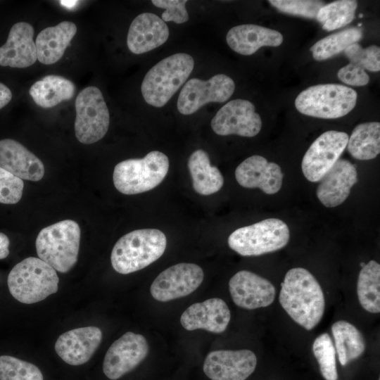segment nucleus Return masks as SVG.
<instances>
[{"instance_id":"c756f323","label":"nucleus","mask_w":380,"mask_h":380,"mask_svg":"<svg viewBox=\"0 0 380 380\" xmlns=\"http://www.w3.org/2000/svg\"><path fill=\"white\" fill-rule=\"evenodd\" d=\"M357 293L361 306L371 313L380 312V265L370 260L359 273Z\"/></svg>"},{"instance_id":"4c0bfd02","label":"nucleus","mask_w":380,"mask_h":380,"mask_svg":"<svg viewBox=\"0 0 380 380\" xmlns=\"http://www.w3.org/2000/svg\"><path fill=\"white\" fill-rule=\"evenodd\" d=\"M186 0H152L151 3L156 7L164 8L162 20L165 22L172 21L177 24L186 23L189 20V14L186 9Z\"/></svg>"},{"instance_id":"cd10ccee","label":"nucleus","mask_w":380,"mask_h":380,"mask_svg":"<svg viewBox=\"0 0 380 380\" xmlns=\"http://www.w3.org/2000/svg\"><path fill=\"white\" fill-rule=\"evenodd\" d=\"M336 352L342 366L360 357L366 348L361 332L352 324L339 320L331 326Z\"/></svg>"},{"instance_id":"2f4dec72","label":"nucleus","mask_w":380,"mask_h":380,"mask_svg":"<svg viewBox=\"0 0 380 380\" xmlns=\"http://www.w3.org/2000/svg\"><path fill=\"white\" fill-rule=\"evenodd\" d=\"M357 1L341 0L324 4L317 14V20L322 29L332 31L346 26L355 18Z\"/></svg>"},{"instance_id":"f3484780","label":"nucleus","mask_w":380,"mask_h":380,"mask_svg":"<svg viewBox=\"0 0 380 380\" xmlns=\"http://www.w3.org/2000/svg\"><path fill=\"white\" fill-rule=\"evenodd\" d=\"M102 340L101 330L93 326L74 329L62 334L55 344L58 355L70 365H81L90 360Z\"/></svg>"},{"instance_id":"6e6552de","label":"nucleus","mask_w":380,"mask_h":380,"mask_svg":"<svg viewBox=\"0 0 380 380\" xmlns=\"http://www.w3.org/2000/svg\"><path fill=\"white\" fill-rule=\"evenodd\" d=\"M289 240L287 224L277 218H267L234 231L228 245L242 256H257L284 248Z\"/></svg>"},{"instance_id":"4468645a","label":"nucleus","mask_w":380,"mask_h":380,"mask_svg":"<svg viewBox=\"0 0 380 380\" xmlns=\"http://www.w3.org/2000/svg\"><path fill=\"white\" fill-rule=\"evenodd\" d=\"M211 127L221 136L253 137L260 132L262 120L251 101L237 99L229 101L217 111L211 120Z\"/></svg>"},{"instance_id":"6ab92c4d","label":"nucleus","mask_w":380,"mask_h":380,"mask_svg":"<svg viewBox=\"0 0 380 380\" xmlns=\"http://www.w3.org/2000/svg\"><path fill=\"white\" fill-rule=\"evenodd\" d=\"M230 318L227 303L221 298H212L190 305L181 315L180 323L188 331L201 329L220 334L226 330Z\"/></svg>"},{"instance_id":"b1692460","label":"nucleus","mask_w":380,"mask_h":380,"mask_svg":"<svg viewBox=\"0 0 380 380\" xmlns=\"http://www.w3.org/2000/svg\"><path fill=\"white\" fill-rule=\"evenodd\" d=\"M226 41L235 52L249 56L262 46H279L283 42V36L272 29L246 24L231 28L227 34Z\"/></svg>"},{"instance_id":"9d476101","label":"nucleus","mask_w":380,"mask_h":380,"mask_svg":"<svg viewBox=\"0 0 380 380\" xmlns=\"http://www.w3.org/2000/svg\"><path fill=\"white\" fill-rule=\"evenodd\" d=\"M234 89L233 80L224 74L215 75L206 81L191 78L182 87L177 107L180 113L191 115L208 103L227 101Z\"/></svg>"},{"instance_id":"79ce46f5","label":"nucleus","mask_w":380,"mask_h":380,"mask_svg":"<svg viewBox=\"0 0 380 380\" xmlns=\"http://www.w3.org/2000/svg\"><path fill=\"white\" fill-rule=\"evenodd\" d=\"M61 4L63 5L64 6L70 8L75 6L76 3L77 1H61Z\"/></svg>"},{"instance_id":"37998d69","label":"nucleus","mask_w":380,"mask_h":380,"mask_svg":"<svg viewBox=\"0 0 380 380\" xmlns=\"http://www.w3.org/2000/svg\"><path fill=\"white\" fill-rule=\"evenodd\" d=\"M365 263H364V262H362V263H361V266H362V267L363 266H365Z\"/></svg>"},{"instance_id":"ddd939ff","label":"nucleus","mask_w":380,"mask_h":380,"mask_svg":"<svg viewBox=\"0 0 380 380\" xmlns=\"http://www.w3.org/2000/svg\"><path fill=\"white\" fill-rule=\"evenodd\" d=\"M149 347L145 337L127 331L115 341L107 350L103 371L111 380H116L137 367L147 356Z\"/></svg>"},{"instance_id":"2eb2a0df","label":"nucleus","mask_w":380,"mask_h":380,"mask_svg":"<svg viewBox=\"0 0 380 380\" xmlns=\"http://www.w3.org/2000/svg\"><path fill=\"white\" fill-rule=\"evenodd\" d=\"M256 365L257 357L251 350H218L207 355L203 369L211 380H246Z\"/></svg>"},{"instance_id":"58836bf2","label":"nucleus","mask_w":380,"mask_h":380,"mask_svg":"<svg viewBox=\"0 0 380 380\" xmlns=\"http://www.w3.org/2000/svg\"><path fill=\"white\" fill-rule=\"evenodd\" d=\"M337 76L341 82L351 86H365L369 82V77L365 70L350 63L341 68Z\"/></svg>"},{"instance_id":"f8f14e48","label":"nucleus","mask_w":380,"mask_h":380,"mask_svg":"<svg viewBox=\"0 0 380 380\" xmlns=\"http://www.w3.org/2000/svg\"><path fill=\"white\" fill-rule=\"evenodd\" d=\"M203 277V271L198 265L178 263L158 275L151 285L150 292L158 301H170L194 292L201 284Z\"/></svg>"},{"instance_id":"423d86ee","label":"nucleus","mask_w":380,"mask_h":380,"mask_svg":"<svg viewBox=\"0 0 380 380\" xmlns=\"http://www.w3.org/2000/svg\"><path fill=\"white\" fill-rule=\"evenodd\" d=\"M168 170L167 156L152 151L143 158L127 159L118 163L113 171V184L123 194H141L159 185Z\"/></svg>"},{"instance_id":"f704fd0d","label":"nucleus","mask_w":380,"mask_h":380,"mask_svg":"<svg viewBox=\"0 0 380 380\" xmlns=\"http://www.w3.org/2000/svg\"><path fill=\"white\" fill-rule=\"evenodd\" d=\"M346 56L350 63L355 64L372 72L380 70V48L371 45L362 48L359 44L354 43L344 51Z\"/></svg>"},{"instance_id":"473e14b6","label":"nucleus","mask_w":380,"mask_h":380,"mask_svg":"<svg viewBox=\"0 0 380 380\" xmlns=\"http://www.w3.org/2000/svg\"><path fill=\"white\" fill-rule=\"evenodd\" d=\"M313 354L325 380H337L336 349L331 336L327 333L318 336L312 344Z\"/></svg>"},{"instance_id":"dca6fc26","label":"nucleus","mask_w":380,"mask_h":380,"mask_svg":"<svg viewBox=\"0 0 380 380\" xmlns=\"http://www.w3.org/2000/svg\"><path fill=\"white\" fill-rule=\"evenodd\" d=\"M229 289L234 303L247 310L269 306L276 294L270 281L247 270H241L230 279Z\"/></svg>"},{"instance_id":"0eeeda50","label":"nucleus","mask_w":380,"mask_h":380,"mask_svg":"<svg viewBox=\"0 0 380 380\" xmlns=\"http://www.w3.org/2000/svg\"><path fill=\"white\" fill-rule=\"evenodd\" d=\"M357 93L339 84H322L308 87L295 100L300 113L324 119H335L350 112L356 105Z\"/></svg>"},{"instance_id":"c85d7f7f","label":"nucleus","mask_w":380,"mask_h":380,"mask_svg":"<svg viewBox=\"0 0 380 380\" xmlns=\"http://www.w3.org/2000/svg\"><path fill=\"white\" fill-rule=\"evenodd\" d=\"M346 147L355 159L375 158L380 153V123L368 122L357 125L348 137Z\"/></svg>"},{"instance_id":"7c9ffc66","label":"nucleus","mask_w":380,"mask_h":380,"mask_svg":"<svg viewBox=\"0 0 380 380\" xmlns=\"http://www.w3.org/2000/svg\"><path fill=\"white\" fill-rule=\"evenodd\" d=\"M362 36L360 29L349 28L319 40L310 47V51H312L315 60L324 61L345 51L350 45L357 43Z\"/></svg>"},{"instance_id":"72a5a7b5","label":"nucleus","mask_w":380,"mask_h":380,"mask_svg":"<svg viewBox=\"0 0 380 380\" xmlns=\"http://www.w3.org/2000/svg\"><path fill=\"white\" fill-rule=\"evenodd\" d=\"M0 380H43L34 365L10 355L0 356Z\"/></svg>"},{"instance_id":"5701e85b","label":"nucleus","mask_w":380,"mask_h":380,"mask_svg":"<svg viewBox=\"0 0 380 380\" xmlns=\"http://www.w3.org/2000/svg\"><path fill=\"white\" fill-rule=\"evenodd\" d=\"M168 37V27L162 18L152 13H143L132 20L127 45L132 53L141 54L161 46Z\"/></svg>"},{"instance_id":"e433bc0d","label":"nucleus","mask_w":380,"mask_h":380,"mask_svg":"<svg viewBox=\"0 0 380 380\" xmlns=\"http://www.w3.org/2000/svg\"><path fill=\"white\" fill-rule=\"evenodd\" d=\"M23 179L0 167V203L15 204L22 198Z\"/></svg>"},{"instance_id":"a211bd4d","label":"nucleus","mask_w":380,"mask_h":380,"mask_svg":"<svg viewBox=\"0 0 380 380\" xmlns=\"http://www.w3.org/2000/svg\"><path fill=\"white\" fill-rule=\"evenodd\" d=\"M237 182L246 188H259L267 194H274L282 185L283 174L279 165L268 162L259 155L248 157L235 170Z\"/></svg>"},{"instance_id":"c9c22d12","label":"nucleus","mask_w":380,"mask_h":380,"mask_svg":"<svg viewBox=\"0 0 380 380\" xmlns=\"http://www.w3.org/2000/svg\"><path fill=\"white\" fill-rule=\"evenodd\" d=\"M269 2L283 13L308 18H316L324 6L323 1L317 0H270Z\"/></svg>"},{"instance_id":"ea45409f","label":"nucleus","mask_w":380,"mask_h":380,"mask_svg":"<svg viewBox=\"0 0 380 380\" xmlns=\"http://www.w3.org/2000/svg\"><path fill=\"white\" fill-rule=\"evenodd\" d=\"M12 99V93L10 89L0 82V109L6 106Z\"/></svg>"},{"instance_id":"f03ea898","label":"nucleus","mask_w":380,"mask_h":380,"mask_svg":"<svg viewBox=\"0 0 380 380\" xmlns=\"http://www.w3.org/2000/svg\"><path fill=\"white\" fill-rule=\"evenodd\" d=\"M166 246V236L159 229L134 230L115 243L110 255L111 265L120 274L137 272L160 258Z\"/></svg>"},{"instance_id":"a878e982","label":"nucleus","mask_w":380,"mask_h":380,"mask_svg":"<svg viewBox=\"0 0 380 380\" xmlns=\"http://www.w3.org/2000/svg\"><path fill=\"white\" fill-rule=\"evenodd\" d=\"M75 90V85L70 80L60 75H50L34 82L29 93L37 106L50 108L63 101L71 99Z\"/></svg>"},{"instance_id":"aec40b11","label":"nucleus","mask_w":380,"mask_h":380,"mask_svg":"<svg viewBox=\"0 0 380 380\" xmlns=\"http://www.w3.org/2000/svg\"><path fill=\"white\" fill-rule=\"evenodd\" d=\"M319 181L316 191L319 201L328 208L338 206L346 201L357 181L355 165L338 159Z\"/></svg>"},{"instance_id":"1a4fd4ad","label":"nucleus","mask_w":380,"mask_h":380,"mask_svg":"<svg viewBox=\"0 0 380 380\" xmlns=\"http://www.w3.org/2000/svg\"><path fill=\"white\" fill-rule=\"evenodd\" d=\"M75 133L84 144L101 139L108 132L110 114L101 90L94 86L82 89L75 100Z\"/></svg>"},{"instance_id":"9b49d317","label":"nucleus","mask_w":380,"mask_h":380,"mask_svg":"<svg viewBox=\"0 0 380 380\" xmlns=\"http://www.w3.org/2000/svg\"><path fill=\"white\" fill-rule=\"evenodd\" d=\"M348 135L343 132L327 131L318 137L305 153L301 167L305 178L319 182L338 160L347 146Z\"/></svg>"},{"instance_id":"bb28decb","label":"nucleus","mask_w":380,"mask_h":380,"mask_svg":"<svg viewBox=\"0 0 380 380\" xmlns=\"http://www.w3.org/2000/svg\"><path fill=\"white\" fill-rule=\"evenodd\" d=\"M188 168L192 178L194 191L201 195H210L220 191L224 178L218 168L210 165L208 153L198 149L194 151L188 160Z\"/></svg>"},{"instance_id":"7ed1b4c3","label":"nucleus","mask_w":380,"mask_h":380,"mask_svg":"<svg viewBox=\"0 0 380 380\" xmlns=\"http://www.w3.org/2000/svg\"><path fill=\"white\" fill-rule=\"evenodd\" d=\"M194 67V58L185 53L159 61L147 72L141 84L146 102L157 108L165 106L186 81Z\"/></svg>"},{"instance_id":"20e7f679","label":"nucleus","mask_w":380,"mask_h":380,"mask_svg":"<svg viewBox=\"0 0 380 380\" xmlns=\"http://www.w3.org/2000/svg\"><path fill=\"white\" fill-rule=\"evenodd\" d=\"M56 271L39 258L28 257L16 264L8 274L7 284L18 301L32 304L44 300L58 289Z\"/></svg>"},{"instance_id":"393cba45","label":"nucleus","mask_w":380,"mask_h":380,"mask_svg":"<svg viewBox=\"0 0 380 380\" xmlns=\"http://www.w3.org/2000/svg\"><path fill=\"white\" fill-rule=\"evenodd\" d=\"M76 32V25L67 20L42 30L35 42L37 60L44 65L58 61Z\"/></svg>"},{"instance_id":"a19ab883","label":"nucleus","mask_w":380,"mask_h":380,"mask_svg":"<svg viewBox=\"0 0 380 380\" xmlns=\"http://www.w3.org/2000/svg\"><path fill=\"white\" fill-rule=\"evenodd\" d=\"M9 239L8 236L0 232V260L6 258L9 254Z\"/></svg>"},{"instance_id":"412c9836","label":"nucleus","mask_w":380,"mask_h":380,"mask_svg":"<svg viewBox=\"0 0 380 380\" xmlns=\"http://www.w3.org/2000/svg\"><path fill=\"white\" fill-rule=\"evenodd\" d=\"M34 33L30 23L14 24L6 42L0 47V65L25 68L33 65L37 59Z\"/></svg>"},{"instance_id":"f257e3e1","label":"nucleus","mask_w":380,"mask_h":380,"mask_svg":"<svg viewBox=\"0 0 380 380\" xmlns=\"http://www.w3.org/2000/svg\"><path fill=\"white\" fill-rule=\"evenodd\" d=\"M279 303L291 319L306 330L314 329L325 310L320 284L306 269L289 270L281 284Z\"/></svg>"},{"instance_id":"39448f33","label":"nucleus","mask_w":380,"mask_h":380,"mask_svg":"<svg viewBox=\"0 0 380 380\" xmlns=\"http://www.w3.org/2000/svg\"><path fill=\"white\" fill-rule=\"evenodd\" d=\"M81 231L74 220H65L42 229L36 239L39 258L61 273L76 264Z\"/></svg>"},{"instance_id":"4be33fe9","label":"nucleus","mask_w":380,"mask_h":380,"mask_svg":"<svg viewBox=\"0 0 380 380\" xmlns=\"http://www.w3.org/2000/svg\"><path fill=\"white\" fill-rule=\"evenodd\" d=\"M0 167L21 179L33 182L39 181L44 175L42 160L11 139L0 140Z\"/></svg>"}]
</instances>
